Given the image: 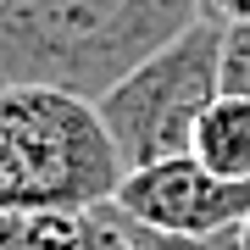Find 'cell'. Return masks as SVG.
Masks as SVG:
<instances>
[{
	"label": "cell",
	"instance_id": "6",
	"mask_svg": "<svg viewBox=\"0 0 250 250\" xmlns=\"http://www.w3.org/2000/svg\"><path fill=\"white\" fill-rule=\"evenodd\" d=\"M89 211H11L0 206V250H83Z\"/></svg>",
	"mask_w": 250,
	"mask_h": 250
},
{
	"label": "cell",
	"instance_id": "3",
	"mask_svg": "<svg viewBox=\"0 0 250 250\" xmlns=\"http://www.w3.org/2000/svg\"><path fill=\"white\" fill-rule=\"evenodd\" d=\"M217 95H223V17L206 11L189 34H178L167 50H156L145 67H134L95 106L117 139L123 167L134 172V167L195 150V128Z\"/></svg>",
	"mask_w": 250,
	"mask_h": 250
},
{
	"label": "cell",
	"instance_id": "4",
	"mask_svg": "<svg viewBox=\"0 0 250 250\" xmlns=\"http://www.w3.org/2000/svg\"><path fill=\"white\" fill-rule=\"evenodd\" d=\"M111 206L161 233H228L250 217V178H223L200 156H167L134 167Z\"/></svg>",
	"mask_w": 250,
	"mask_h": 250
},
{
	"label": "cell",
	"instance_id": "9",
	"mask_svg": "<svg viewBox=\"0 0 250 250\" xmlns=\"http://www.w3.org/2000/svg\"><path fill=\"white\" fill-rule=\"evenodd\" d=\"M206 11H217V17H250V0H206Z\"/></svg>",
	"mask_w": 250,
	"mask_h": 250
},
{
	"label": "cell",
	"instance_id": "5",
	"mask_svg": "<svg viewBox=\"0 0 250 250\" xmlns=\"http://www.w3.org/2000/svg\"><path fill=\"white\" fill-rule=\"evenodd\" d=\"M189 156H200L223 178H250V100L217 95L195 128V150Z\"/></svg>",
	"mask_w": 250,
	"mask_h": 250
},
{
	"label": "cell",
	"instance_id": "1",
	"mask_svg": "<svg viewBox=\"0 0 250 250\" xmlns=\"http://www.w3.org/2000/svg\"><path fill=\"white\" fill-rule=\"evenodd\" d=\"M206 17V0H0V83L100 100Z\"/></svg>",
	"mask_w": 250,
	"mask_h": 250
},
{
	"label": "cell",
	"instance_id": "8",
	"mask_svg": "<svg viewBox=\"0 0 250 250\" xmlns=\"http://www.w3.org/2000/svg\"><path fill=\"white\" fill-rule=\"evenodd\" d=\"M223 95L250 100V17H223Z\"/></svg>",
	"mask_w": 250,
	"mask_h": 250
},
{
	"label": "cell",
	"instance_id": "7",
	"mask_svg": "<svg viewBox=\"0 0 250 250\" xmlns=\"http://www.w3.org/2000/svg\"><path fill=\"white\" fill-rule=\"evenodd\" d=\"M100 211L111 217V228L134 250H239V228H228V233H161V228H145L134 217H123L117 206H100Z\"/></svg>",
	"mask_w": 250,
	"mask_h": 250
},
{
	"label": "cell",
	"instance_id": "10",
	"mask_svg": "<svg viewBox=\"0 0 250 250\" xmlns=\"http://www.w3.org/2000/svg\"><path fill=\"white\" fill-rule=\"evenodd\" d=\"M239 250H250V217L239 223Z\"/></svg>",
	"mask_w": 250,
	"mask_h": 250
},
{
	"label": "cell",
	"instance_id": "2",
	"mask_svg": "<svg viewBox=\"0 0 250 250\" xmlns=\"http://www.w3.org/2000/svg\"><path fill=\"white\" fill-rule=\"evenodd\" d=\"M128 167L95 100L50 83H0V206L100 211Z\"/></svg>",
	"mask_w": 250,
	"mask_h": 250
}]
</instances>
